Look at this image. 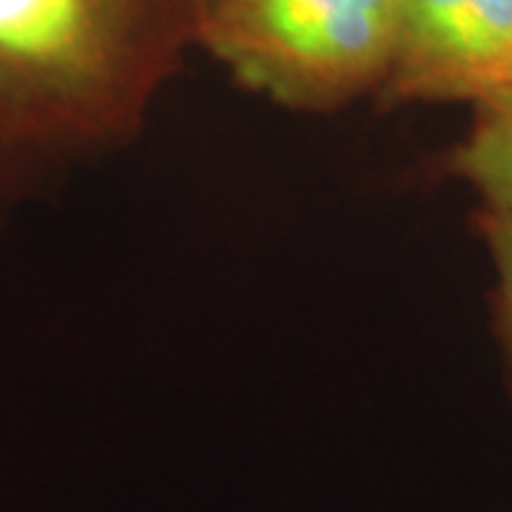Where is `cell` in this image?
<instances>
[{"instance_id":"obj_1","label":"cell","mask_w":512,"mask_h":512,"mask_svg":"<svg viewBox=\"0 0 512 512\" xmlns=\"http://www.w3.org/2000/svg\"><path fill=\"white\" fill-rule=\"evenodd\" d=\"M195 43V0H0V214L136 140Z\"/></svg>"},{"instance_id":"obj_2","label":"cell","mask_w":512,"mask_h":512,"mask_svg":"<svg viewBox=\"0 0 512 512\" xmlns=\"http://www.w3.org/2000/svg\"><path fill=\"white\" fill-rule=\"evenodd\" d=\"M399 0H195V43L249 91L328 112L384 83Z\"/></svg>"},{"instance_id":"obj_3","label":"cell","mask_w":512,"mask_h":512,"mask_svg":"<svg viewBox=\"0 0 512 512\" xmlns=\"http://www.w3.org/2000/svg\"><path fill=\"white\" fill-rule=\"evenodd\" d=\"M512 79V0H399L384 95L489 105Z\"/></svg>"},{"instance_id":"obj_4","label":"cell","mask_w":512,"mask_h":512,"mask_svg":"<svg viewBox=\"0 0 512 512\" xmlns=\"http://www.w3.org/2000/svg\"><path fill=\"white\" fill-rule=\"evenodd\" d=\"M453 171L482 192L489 209L512 219V107H479L475 128L453 155Z\"/></svg>"},{"instance_id":"obj_5","label":"cell","mask_w":512,"mask_h":512,"mask_svg":"<svg viewBox=\"0 0 512 512\" xmlns=\"http://www.w3.org/2000/svg\"><path fill=\"white\" fill-rule=\"evenodd\" d=\"M479 233L496 266L498 304H501L503 328L512 351V219L496 209H486L479 216Z\"/></svg>"},{"instance_id":"obj_6","label":"cell","mask_w":512,"mask_h":512,"mask_svg":"<svg viewBox=\"0 0 512 512\" xmlns=\"http://www.w3.org/2000/svg\"><path fill=\"white\" fill-rule=\"evenodd\" d=\"M489 105H501V107H512V79H510V83H508V88H505V91L498 95V98L494 100V102H489ZM482 107H486V105H482Z\"/></svg>"}]
</instances>
